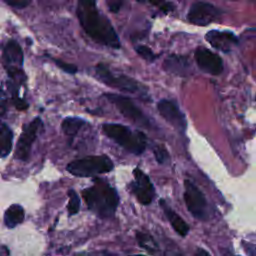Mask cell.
I'll return each instance as SVG.
<instances>
[{
    "label": "cell",
    "mask_w": 256,
    "mask_h": 256,
    "mask_svg": "<svg viewBox=\"0 0 256 256\" xmlns=\"http://www.w3.org/2000/svg\"><path fill=\"white\" fill-rule=\"evenodd\" d=\"M76 14L82 28L94 41L112 48L120 47V40L114 27L98 10L94 1H78Z\"/></svg>",
    "instance_id": "1"
},
{
    "label": "cell",
    "mask_w": 256,
    "mask_h": 256,
    "mask_svg": "<svg viewBox=\"0 0 256 256\" xmlns=\"http://www.w3.org/2000/svg\"><path fill=\"white\" fill-rule=\"evenodd\" d=\"M94 184L82 191L88 208L100 218L114 216L119 204V196L115 188L101 178H95Z\"/></svg>",
    "instance_id": "2"
},
{
    "label": "cell",
    "mask_w": 256,
    "mask_h": 256,
    "mask_svg": "<svg viewBox=\"0 0 256 256\" xmlns=\"http://www.w3.org/2000/svg\"><path fill=\"white\" fill-rule=\"evenodd\" d=\"M102 130L108 138L132 154L140 155L146 149L147 138L141 131L131 130L118 123H105Z\"/></svg>",
    "instance_id": "3"
},
{
    "label": "cell",
    "mask_w": 256,
    "mask_h": 256,
    "mask_svg": "<svg viewBox=\"0 0 256 256\" xmlns=\"http://www.w3.org/2000/svg\"><path fill=\"white\" fill-rule=\"evenodd\" d=\"M97 78L107 86L117 88L120 91L137 94L141 98H148L147 89L135 79L122 74H114L105 64L99 63L95 67Z\"/></svg>",
    "instance_id": "4"
},
{
    "label": "cell",
    "mask_w": 256,
    "mask_h": 256,
    "mask_svg": "<svg viewBox=\"0 0 256 256\" xmlns=\"http://www.w3.org/2000/svg\"><path fill=\"white\" fill-rule=\"evenodd\" d=\"M114 164L107 155H90L67 164V171L77 177H91L110 172Z\"/></svg>",
    "instance_id": "5"
},
{
    "label": "cell",
    "mask_w": 256,
    "mask_h": 256,
    "mask_svg": "<svg viewBox=\"0 0 256 256\" xmlns=\"http://www.w3.org/2000/svg\"><path fill=\"white\" fill-rule=\"evenodd\" d=\"M2 62L10 79L16 81L18 84L25 81L26 76L22 69L23 51L16 40L10 39L5 44L2 53Z\"/></svg>",
    "instance_id": "6"
},
{
    "label": "cell",
    "mask_w": 256,
    "mask_h": 256,
    "mask_svg": "<svg viewBox=\"0 0 256 256\" xmlns=\"http://www.w3.org/2000/svg\"><path fill=\"white\" fill-rule=\"evenodd\" d=\"M184 201L188 211L198 220L208 218V203L201 190L189 180L184 181Z\"/></svg>",
    "instance_id": "7"
},
{
    "label": "cell",
    "mask_w": 256,
    "mask_h": 256,
    "mask_svg": "<svg viewBox=\"0 0 256 256\" xmlns=\"http://www.w3.org/2000/svg\"><path fill=\"white\" fill-rule=\"evenodd\" d=\"M105 96L110 102H112L115 105V107L119 110V112L124 117L133 121L137 125H140L143 127L150 126L149 119L130 98L123 95L114 94V93H108Z\"/></svg>",
    "instance_id": "8"
},
{
    "label": "cell",
    "mask_w": 256,
    "mask_h": 256,
    "mask_svg": "<svg viewBox=\"0 0 256 256\" xmlns=\"http://www.w3.org/2000/svg\"><path fill=\"white\" fill-rule=\"evenodd\" d=\"M43 127V122L39 117L34 118L31 122L24 125L23 131L18 139L16 150H15V157L21 161H27L30 156L31 147L39 131Z\"/></svg>",
    "instance_id": "9"
},
{
    "label": "cell",
    "mask_w": 256,
    "mask_h": 256,
    "mask_svg": "<svg viewBox=\"0 0 256 256\" xmlns=\"http://www.w3.org/2000/svg\"><path fill=\"white\" fill-rule=\"evenodd\" d=\"M134 180L130 183L131 191L138 202L143 205H149L155 197V189L150 178L139 168L133 170Z\"/></svg>",
    "instance_id": "10"
},
{
    "label": "cell",
    "mask_w": 256,
    "mask_h": 256,
    "mask_svg": "<svg viewBox=\"0 0 256 256\" xmlns=\"http://www.w3.org/2000/svg\"><path fill=\"white\" fill-rule=\"evenodd\" d=\"M220 15V10L207 2H195L191 5L187 19L190 23L200 26H206L215 21Z\"/></svg>",
    "instance_id": "11"
},
{
    "label": "cell",
    "mask_w": 256,
    "mask_h": 256,
    "mask_svg": "<svg viewBox=\"0 0 256 256\" xmlns=\"http://www.w3.org/2000/svg\"><path fill=\"white\" fill-rule=\"evenodd\" d=\"M159 114L175 129L183 132L186 129V119L175 101L162 99L157 104Z\"/></svg>",
    "instance_id": "12"
},
{
    "label": "cell",
    "mask_w": 256,
    "mask_h": 256,
    "mask_svg": "<svg viewBox=\"0 0 256 256\" xmlns=\"http://www.w3.org/2000/svg\"><path fill=\"white\" fill-rule=\"evenodd\" d=\"M194 57L199 68L206 73L219 75L223 71V61L220 56L207 48H197L195 50Z\"/></svg>",
    "instance_id": "13"
},
{
    "label": "cell",
    "mask_w": 256,
    "mask_h": 256,
    "mask_svg": "<svg viewBox=\"0 0 256 256\" xmlns=\"http://www.w3.org/2000/svg\"><path fill=\"white\" fill-rule=\"evenodd\" d=\"M205 38L213 48L222 52L231 51L238 43L237 37L230 31L211 30L205 35Z\"/></svg>",
    "instance_id": "14"
},
{
    "label": "cell",
    "mask_w": 256,
    "mask_h": 256,
    "mask_svg": "<svg viewBox=\"0 0 256 256\" xmlns=\"http://www.w3.org/2000/svg\"><path fill=\"white\" fill-rule=\"evenodd\" d=\"M165 71L177 76L185 77L191 74L192 66L186 56L182 55H169L163 62Z\"/></svg>",
    "instance_id": "15"
},
{
    "label": "cell",
    "mask_w": 256,
    "mask_h": 256,
    "mask_svg": "<svg viewBox=\"0 0 256 256\" xmlns=\"http://www.w3.org/2000/svg\"><path fill=\"white\" fill-rule=\"evenodd\" d=\"M164 214L166 215L168 221L170 222L173 229L182 237H185L189 232L188 224L162 199L159 202Z\"/></svg>",
    "instance_id": "16"
},
{
    "label": "cell",
    "mask_w": 256,
    "mask_h": 256,
    "mask_svg": "<svg viewBox=\"0 0 256 256\" xmlns=\"http://www.w3.org/2000/svg\"><path fill=\"white\" fill-rule=\"evenodd\" d=\"M25 217L24 209L21 205L13 204L7 208L4 213V224L8 228H14L22 223Z\"/></svg>",
    "instance_id": "17"
},
{
    "label": "cell",
    "mask_w": 256,
    "mask_h": 256,
    "mask_svg": "<svg viewBox=\"0 0 256 256\" xmlns=\"http://www.w3.org/2000/svg\"><path fill=\"white\" fill-rule=\"evenodd\" d=\"M13 132L10 127L0 121V158L9 155L12 150Z\"/></svg>",
    "instance_id": "18"
},
{
    "label": "cell",
    "mask_w": 256,
    "mask_h": 256,
    "mask_svg": "<svg viewBox=\"0 0 256 256\" xmlns=\"http://www.w3.org/2000/svg\"><path fill=\"white\" fill-rule=\"evenodd\" d=\"M85 124V120L78 117H67L61 123V128L66 136L73 138L81 127Z\"/></svg>",
    "instance_id": "19"
},
{
    "label": "cell",
    "mask_w": 256,
    "mask_h": 256,
    "mask_svg": "<svg viewBox=\"0 0 256 256\" xmlns=\"http://www.w3.org/2000/svg\"><path fill=\"white\" fill-rule=\"evenodd\" d=\"M136 239L139 246L149 251L150 253H155L158 250L157 243L154 241V239L150 235L138 231L136 232Z\"/></svg>",
    "instance_id": "20"
},
{
    "label": "cell",
    "mask_w": 256,
    "mask_h": 256,
    "mask_svg": "<svg viewBox=\"0 0 256 256\" xmlns=\"http://www.w3.org/2000/svg\"><path fill=\"white\" fill-rule=\"evenodd\" d=\"M68 197H69V203L67 206L68 209V213L70 216L77 214L79 212L80 209V198L78 196V194L73 190H69L68 191Z\"/></svg>",
    "instance_id": "21"
},
{
    "label": "cell",
    "mask_w": 256,
    "mask_h": 256,
    "mask_svg": "<svg viewBox=\"0 0 256 256\" xmlns=\"http://www.w3.org/2000/svg\"><path fill=\"white\" fill-rule=\"evenodd\" d=\"M136 52L143 58L145 59L146 61H149V62H152L156 59V55L154 54V52L148 47V46H145V45H138L136 46L135 48Z\"/></svg>",
    "instance_id": "22"
},
{
    "label": "cell",
    "mask_w": 256,
    "mask_h": 256,
    "mask_svg": "<svg viewBox=\"0 0 256 256\" xmlns=\"http://www.w3.org/2000/svg\"><path fill=\"white\" fill-rule=\"evenodd\" d=\"M154 156H155L156 161L160 164L167 162L169 159V154L163 146H156L154 148Z\"/></svg>",
    "instance_id": "23"
},
{
    "label": "cell",
    "mask_w": 256,
    "mask_h": 256,
    "mask_svg": "<svg viewBox=\"0 0 256 256\" xmlns=\"http://www.w3.org/2000/svg\"><path fill=\"white\" fill-rule=\"evenodd\" d=\"M51 59H52V60L56 63V65H57L58 67H60L63 71H65V72H67V73H70V74L76 73L77 67H76L75 65L70 64V63H66V62H64V61H62V60H59V59H55V58H51Z\"/></svg>",
    "instance_id": "24"
},
{
    "label": "cell",
    "mask_w": 256,
    "mask_h": 256,
    "mask_svg": "<svg viewBox=\"0 0 256 256\" xmlns=\"http://www.w3.org/2000/svg\"><path fill=\"white\" fill-rule=\"evenodd\" d=\"M241 243L243 250L245 251L247 256H256V244L247 241H242Z\"/></svg>",
    "instance_id": "25"
},
{
    "label": "cell",
    "mask_w": 256,
    "mask_h": 256,
    "mask_svg": "<svg viewBox=\"0 0 256 256\" xmlns=\"http://www.w3.org/2000/svg\"><path fill=\"white\" fill-rule=\"evenodd\" d=\"M5 3L9 6L15 7V8H24L28 6L31 1L29 0H5Z\"/></svg>",
    "instance_id": "26"
},
{
    "label": "cell",
    "mask_w": 256,
    "mask_h": 256,
    "mask_svg": "<svg viewBox=\"0 0 256 256\" xmlns=\"http://www.w3.org/2000/svg\"><path fill=\"white\" fill-rule=\"evenodd\" d=\"M121 5H122V2H121V1H119V2L114 1V2H109V3H108L109 10H110L111 12H113V13L118 12L119 9H120V7H121Z\"/></svg>",
    "instance_id": "27"
},
{
    "label": "cell",
    "mask_w": 256,
    "mask_h": 256,
    "mask_svg": "<svg viewBox=\"0 0 256 256\" xmlns=\"http://www.w3.org/2000/svg\"><path fill=\"white\" fill-rule=\"evenodd\" d=\"M193 256H211V255H210V253H209L207 250H205L204 248H198V249L196 250V252L194 253Z\"/></svg>",
    "instance_id": "28"
},
{
    "label": "cell",
    "mask_w": 256,
    "mask_h": 256,
    "mask_svg": "<svg viewBox=\"0 0 256 256\" xmlns=\"http://www.w3.org/2000/svg\"><path fill=\"white\" fill-rule=\"evenodd\" d=\"M5 113V104L1 103L0 104V116H2Z\"/></svg>",
    "instance_id": "29"
},
{
    "label": "cell",
    "mask_w": 256,
    "mask_h": 256,
    "mask_svg": "<svg viewBox=\"0 0 256 256\" xmlns=\"http://www.w3.org/2000/svg\"><path fill=\"white\" fill-rule=\"evenodd\" d=\"M129 256H144V255H141V254H137V255H129Z\"/></svg>",
    "instance_id": "30"
}]
</instances>
